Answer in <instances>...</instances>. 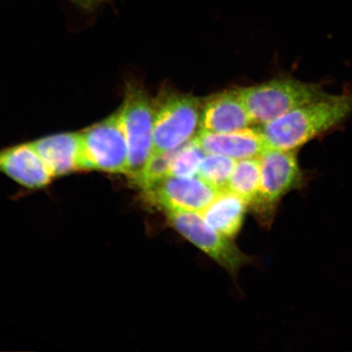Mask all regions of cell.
Returning a JSON list of instances; mask_svg holds the SVG:
<instances>
[{
    "label": "cell",
    "mask_w": 352,
    "mask_h": 352,
    "mask_svg": "<svg viewBox=\"0 0 352 352\" xmlns=\"http://www.w3.org/2000/svg\"><path fill=\"white\" fill-rule=\"evenodd\" d=\"M352 113V94H327L259 127L267 148L298 151L341 124Z\"/></svg>",
    "instance_id": "1"
},
{
    "label": "cell",
    "mask_w": 352,
    "mask_h": 352,
    "mask_svg": "<svg viewBox=\"0 0 352 352\" xmlns=\"http://www.w3.org/2000/svg\"><path fill=\"white\" fill-rule=\"evenodd\" d=\"M258 158L261 192L252 210L263 227L270 228L281 201L289 193L305 187L306 177L297 151L267 148Z\"/></svg>",
    "instance_id": "2"
},
{
    "label": "cell",
    "mask_w": 352,
    "mask_h": 352,
    "mask_svg": "<svg viewBox=\"0 0 352 352\" xmlns=\"http://www.w3.org/2000/svg\"><path fill=\"white\" fill-rule=\"evenodd\" d=\"M239 91L252 123L259 125L328 94L318 83L290 78L271 79Z\"/></svg>",
    "instance_id": "3"
},
{
    "label": "cell",
    "mask_w": 352,
    "mask_h": 352,
    "mask_svg": "<svg viewBox=\"0 0 352 352\" xmlns=\"http://www.w3.org/2000/svg\"><path fill=\"white\" fill-rule=\"evenodd\" d=\"M118 112L129 151L126 174L135 183L153 153L155 107L140 88L131 85L126 91L124 103Z\"/></svg>",
    "instance_id": "4"
},
{
    "label": "cell",
    "mask_w": 352,
    "mask_h": 352,
    "mask_svg": "<svg viewBox=\"0 0 352 352\" xmlns=\"http://www.w3.org/2000/svg\"><path fill=\"white\" fill-rule=\"evenodd\" d=\"M82 171L126 174L129 151L118 112L80 131Z\"/></svg>",
    "instance_id": "5"
},
{
    "label": "cell",
    "mask_w": 352,
    "mask_h": 352,
    "mask_svg": "<svg viewBox=\"0 0 352 352\" xmlns=\"http://www.w3.org/2000/svg\"><path fill=\"white\" fill-rule=\"evenodd\" d=\"M202 104L195 96L171 94L155 107L153 152L173 151L189 142L200 127Z\"/></svg>",
    "instance_id": "6"
},
{
    "label": "cell",
    "mask_w": 352,
    "mask_h": 352,
    "mask_svg": "<svg viewBox=\"0 0 352 352\" xmlns=\"http://www.w3.org/2000/svg\"><path fill=\"white\" fill-rule=\"evenodd\" d=\"M167 215L178 232L232 274L250 262L249 257L230 239L210 227L201 213L173 211Z\"/></svg>",
    "instance_id": "7"
},
{
    "label": "cell",
    "mask_w": 352,
    "mask_h": 352,
    "mask_svg": "<svg viewBox=\"0 0 352 352\" xmlns=\"http://www.w3.org/2000/svg\"><path fill=\"white\" fill-rule=\"evenodd\" d=\"M144 192L148 201L164 209L166 212L201 213L219 191L198 176L179 177L168 175L144 189Z\"/></svg>",
    "instance_id": "8"
},
{
    "label": "cell",
    "mask_w": 352,
    "mask_h": 352,
    "mask_svg": "<svg viewBox=\"0 0 352 352\" xmlns=\"http://www.w3.org/2000/svg\"><path fill=\"white\" fill-rule=\"evenodd\" d=\"M0 173L30 190L46 188L55 179L32 142L0 148Z\"/></svg>",
    "instance_id": "9"
},
{
    "label": "cell",
    "mask_w": 352,
    "mask_h": 352,
    "mask_svg": "<svg viewBox=\"0 0 352 352\" xmlns=\"http://www.w3.org/2000/svg\"><path fill=\"white\" fill-rule=\"evenodd\" d=\"M32 143L55 179L82 171L80 131L52 134Z\"/></svg>",
    "instance_id": "10"
},
{
    "label": "cell",
    "mask_w": 352,
    "mask_h": 352,
    "mask_svg": "<svg viewBox=\"0 0 352 352\" xmlns=\"http://www.w3.org/2000/svg\"><path fill=\"white\" fill-rule=\"evenodd\" d=\"M250 124L252 118L239 90L211 96L202 105L200 130L224 133L246 129Z\"/></svg>",
    "instance_id": "11"
},
{
    "label": "cell",
    "mask_w": 352,
    "mask_h": 352,
    "mask_svg": "<svg viewBox=\"0 0 352 352\" xmlns=\"http://www.w3.org/2000/svg\"><path fill=\"white\" fill-rule=\"evenodd\" d=\"M195 139L206 153L220 154L236 161L258 157L267 148L261 131L250 127L224 133L200 130Z\"/></svg>",
    "instance_id": "12"
},
{
    "label": "cell",
    "mask_w": 352,
    "mask_h": 352,
    "mask_svg": "<svg viewBox=\"0 0 352 352\" xmlns=\"http://www.w3.org/2000/svg\"><path fill=\"white\" fill-rule=\"evenodd\" d=\"M248 205L241 197L228 189L219 191L201 214L220 234L232 239L241 230Z\"/></svg>",
    "instance_id": "13"
},
{
    "label": "cell",
    "mask_w": 352,
    "mask_h": 352,
    "mask_svg": "<svg viewBox=\"0 0 352 352\" xmlns=\"http://www.w3.org/2000/svg\"><path fill=\"white\" fill-rule=\"evenodd\" d=\"M261 162L258 157L237 160L227 189L243 199L250 208L261 192Z\"/></svg>",
    "instance_id": "14"
},
{
    "label": "cell",
    "mask_w": 352,
    "mask_h": 352,
    "mask_svg": "<svg viewBox=\"0 0 352 352\" xmlns=\"http://www.w3.org/2000/svg\"><path fill=\"white\" fill-rule=\"evenodd\" d=\"M236 162L220 154L206 153L197 176L217 190H224L227 189Z\"/></svg>",
    "instance_id": "15"
},
{
    "label": "cell",
    "mask_w": 352,
    "mask_h": 352,
    "mask_svg": "<svg viewBox=\"0 0 352 352\" xmlns=\"http://www.w3.org/2000/svg\"><path fill=\"white\" fill-rule=\"evenodd\" d=\"M206 153L193 138L175 149L170 164V175L195 177Z\"/></svg>",
    "instance_id": "16"
},
{
    "label": "cell",
    "mask_w": 352,
    "mask_h": 352,
    "mask_svg": "<svg viewBox=\"0 0 352 352\" xmlns=\"http://www.w3.org/2000/svg\"><path fill=\"white\" fill-rule=\"evenodd\" d=\"M175 151L153 152L143 173L135 182L144 189L170 175V164Z\"/></svg>",
    "instance_id": "17"
},
{
    "label": "cell",
    "mask_w": 352,
    "mask_h": 352,
    "mask_svg": "<svg viewBox=\"0 0 352 352\" xmlns=\"http://www.w3.org/2000/svg\"><path fill=\"white\" fill-rule=\"evenodd\" d=\"M74 3H76L77 6L85 8V10H92L96 7L100 6V4L107 1V0H72Z\"/></svg>",
    "instance_id": "18"
}]
</instances>
